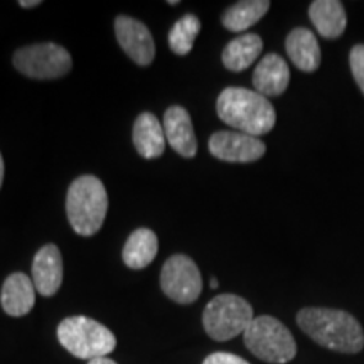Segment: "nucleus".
Segmentation results:
<instances>
[{
    "mask_svg": "<svg viewBox=\"0 0 364 364\" xmlns=\"http://www.w3.org/2000/svg\"><path fill=\"white\" fill-rule=\"evenodd\" d=\"M297 324L312 341L336 353L356 354L364 348V332L351 314L326 307H307L297 314Z\"/></svg>",
    "mask_w": 364,
    "mask_h": 364,
    "instance_id": "obj_1",
    "label": "nucleus"
},
{
    "mask_svg": "<svg viewBox=\"0 0 364 364\" xmlns=\"http://www.w3.org/2000/svg\"><path fill=\"white\" fill-rule=\"evenodd\" d=\"M218 117L241 134L260 136L275 127L277 113L268 98L248 88H226L216 102Z\"/></svg>",
    "mask_w": 364,
    "mask_h": 364,
    "instance_id": "obj_2",
    "label": "nucleus"
},
{
    "mask_svg": "<svg viewBox=\"0 0 364 364\" xmlns=\"http://www.w3.org/2000/svg\"><path fill=\"white\" fill-rule=\"evenodd\" d=\"M108 196L103 182L95 176H81L71 182L66 196V215L80 236H93L103 226Z\"/></svg>",
    "mask_w": 364,
    "mask_h": 364,
    "instance_id": "obj_3",
    "label": "nucleus"
},
{
    "mask_svg": "<svg viewBox=\"0 0 364 364\" xmlns=\"http://www.w3.org/2000/svg\"><path fill=\"white\" fill-rule=\"evenodd\" d=\"M58 339L68 353L78 359L107 358L115 351V334L100 322L85 316L68 317L58 327Z\"/></svg>",
    "mask_w": 364,
    "mask_h": 364,
    "instance_id": "obj_4",
    "label": "nucleus"
},
{
    "mask_svg": "<svg viewBox=\"0 0 364 364\" xmlns=\"http://www.w3.org/2000/svg\"><path fill=\"white\" fill-rule=\"evenodd\" d=\"M243 339L248 351L265 363L285 364L297 354L292 332L272 316L255 317L245 331Z\"/></svg>",
    "mask_w": 364,
    "mask_h": 364,
    "instance_id": "obj_5",
    "label": "nucleus"
},
{
    "mask_svg": "<svg viewBox=\"0 0 364 364\" xmlns=\"http://www.w3.org/2000/svg\"><path fill=\"white\" fill-rule=\"evenodd\" d=\"M253 318V307L248 300L235 294H221L204 309L203 326L211 339L230 341L245 334Z\"/></svg>",
    "mask_w": 364,
    "mask_h": 364,
    "instance_id": "obj_6",
    "label": "nucleus"
},
{
    "mask_svg": "<svg viewBox=\"0 0 364 364\" xmlns=\"http://www.w3.org/2000/svg\"><path fill=\"white\" fill-rule=\"evenodd\" d=\"M16 70L33 80H58L71 71V54L54 43L21 48L12 58Z\"/></svg>",
    "mask_w": 364,
    "mask_h": 364,
    "instance_id": "obj_7",
    "label": "nucleus"
},
{
    "mask_svg": "<svg viewBox=\"0 0 364 364\" xmlns=\"http://www.w3.org/2000/svg\"><path fill=\"white\" fill-rule=\"evenodd\" d=\"M164 294L177 304H193L203 290L201 272L188 255H174L164 263L161 272Z\"/></svg>",
    "mask_w": 364,
    "mask_h": 364,
    "instance_id": "obj_8",
    "label": "nucleus"
},
{
    "mask_svg": "<svg viewBox=\"0 0 364 364\" xmlns=\"http://www.w3.org/2000/svg\"><path fill=\"white\" fill-rule=\"evenodd\" d=\"M211 156L225 162H255L267 152V145L258 136L241 132H216L209 139Z\"/></svg>",
    "mask_w": 364,
    "mask_h": 364,
    "instance_id": "obj_9",
    "label": "nucleus"
},
{
    "mask_svg": "<svg viewBox=\"0 0 364 364\" xmlns=\"http://www.w3.org/2000/svg\"><path fill=\"white\" fill-rule=\"evenodd\" d=\"M115 34L118 44L136 65L149 66L154 61L156 44L144 22L129 16H118L115 19Z\"/></svg>",
    "mask_w": 364,
    "mask_h": 364,
    "instance_id": "obj_10",
    "label": "nucleus"
},
{
    "mask_svg": "<svg viewBox=\"0 0 364 364\" xmlns=\"http://www.w3.org/2000/svg\"><path fill=\"white\" fill-rule=\"evenodd\" d=\"M33 284L43 297H53L63 284V257L56 245L49 243L36 253Z\"/></svg>",
    "mask_w": 364,
    "mask_h": 364,
    "instance_id": "obj_11",
    "label": "nucleus"
},
{
    "mask_svg": "<svg viewBox=\"0 0 364 364\" xmlns=\"http://www.w3.org/2000/svg\"><path fill=\"white\" fill-rule=\"evenodd\" d=\"M164 134H166L167 144L176 150L177 154L186 159H193L198 152V140L193 129V122L186 108L174 105L167 108L164 115Z\"/></svg>",
    "mask_w": 364,
    "mask_h": 364,
    "instance_id": "obj_12",
    "label": "nucleus"
},
{
    "mask_svg": "<svg viewBox=\"0 0 364 364\" xmlns=\"http://www.w3.org/2000/svg\"><path fill=\"white\" fill-rule=\"evenodd\" d=\"M290 83L289 65L279 54L270 53L258 63L253 73V86L263 97H280Z\"/></svg>",
    "mask_w": 364,
    "mask_h": 364,
    "instance_id": "obj_13",
    "label": "nucleus"
},
{
    "mask_svg": "<svg viewBox=\"0 0 364 364\" xmlns=\"http://www.w3.org/2000/svg\"><path fill=\"white\" fill-rule=\"evenodd\" d=\"M4 312L11 317H22L33 311L36 304V287L26 273H12L2 285L0 292Z\"/></svg>",
    "mask_w": 364,
    "mask_h": 364,
    "instance_id": "obj_14",
    "label": "nucleus"
},
{
    "mask_svg": "<svg viewBox=\"0 0 364 364\" xmlns=\"http://www.w3.org/2000/svg\"><path fill=\"white\" fill-rule=\"evenodd\" d=\"M166 134L164 125L156 115L145 112L136 117L134 124V145L144 159H157L166 150Z\"/></svg>",
    "mask_w": 364,
    "mask_h": 364,
    "instance_id": "obj_15",
    "label": "nucleus"
},
{
    "mask_svg": "<svg viewBox=\"0 0 364 364\" xmlns=\"http://www.w3.org/2000/svg\"><path fill=\"white\" fill-rule=\"evenodd\" d=\"M285 49L290 61L299 68L300 71L312 73L321 66V48H318L316 34L309 29L297 27L287 36Z\"/></svg>",
    "mask_w": 364,
    "mask_h": 364,
    "instance_id": "obj_16",
    "label": "nucleus"
},
{
    "mask_svg": "<svg viewBox=\"0 0 364 364\" xmlns=\"http://www.w3.org/2000/svg\"><path fill=\"white\" fill-rule=\"evenodd\" d=\"M309 17L316 26L317 33L326 39L343 36L348 24L344 6L339 0H316L309 7Z\"/></svg>",
    "mask_w": 364,
    "mask_h": 364,
    "instance_id": "obj_17",
    "label": "nucleus"
},
{
    "mask_svg": "<svg viewBox=\"0 0 364 364\" xmlns=\"http://www.w3.org/2000/svg\"><path fill=\"white\" fill-rule=\"evenodd\" d=\"M159 252V240L156 233L149 228H139L127 240L124 252L125 265L132 270H142L156 260Z\"/></svg>",
    "mask_w": 364,
    "mask_h": 364,
    "instance_id": "obj_18",
    "label": "nucleus"
},
{
    "mask_svg": "<svg viewBox=\"0 0 364 364\" xmlns=\"http://www.w3.org/2000/svg\"><path fill=\"white\" fill-rule=\"evenodd\" d=\"M263 41L258 34H243L226 44L223 51V65L226 70L240 73L257 61L262 54Z\"/></svg>",
    "mask_w": 364,
    "mask_h": 364,
    "instance_id": "obj_19",
    "label": "nucleus"
},
{
    "mask_svg": "<svg viewBox=\"0 0 364 364\" xmlns=\"http://www.w3.org/2000/svg\"><path fill=\"white\" fill-rule=\"evenodd\" d=\"M268 9H270L268 0H243V2L226 9L221 22L231 33H243V31L257 24L258 21H262Z\"/></svg>",
    "mask_w": 364,
    "mask_h": 364,
    "instance_id": "obj_20",
    "label": "nucleus"
},
{
    "mask_svg": "<svg viewBox=\"0 0 364 364\" xmlns=\"http://www.w3.org/2000/svg\"><path fill=\"white\" fill-rule=\"evenodd\" d=\"M201 31V21L194 14H186L179 21L172 26L169 33V46L172 53L177 56H186L193 49L194 41Z\"/></svg>",
    "mask_w": 364,
    "mask_h": 364,
    "instance_id": "obj_21",
    "label": "nucleus"
},
{
    "mask_svg": "<svg viewBox=\"0 0 364 364\" xmlns=\"http://www.w3.org/2000/svg\"><path fill=\"white\" fill-rule=\"evenodd\" d=\"M349 65H351L354 80L364 95V44L354 46L351 54H349Z\"/></svg>",
    "mask_w": 364,
    "mask_h": 364,
    "instance_id": "obj_22",
    "label": "nucleus"
},
{
    "mask_svg": "<svg viewBox=\"0 0 364 364\" xmlns=\"http://www.w3.org/2000/svg\"><path fill=\"white\" fill-rule=\"evenodd\" d=\"M203 364H250V363L245 361L243 358L235 356V354L231 353H215L204 359Z\"/></svg>",
    "mask_w": 364,
    "mask_h": 364,
    "instance_id": "obj_23",
    "label": "nucleus"
},
{
    "mask_svg": "<svg viewBox=\"0 0 364 364\" xmlns=\"http://www.w3.org/2000/svg\"><path fill=\"white\" fill-rule=\"evenodd\" d=\"M19 6L24 7V9H33V7L41 6V2H39V0H21Z\"/></svg>",
    "mask_w": 364,
    "mask_h": 364,
    "instance_id": "obj_24",
    "label": "nucleus"
},
{
    "mask_svg": "<svg viewBox=\"0 0 364 364\" xmlns=\"http://www.w3.org/2000/svg\"><path fill=\"white\" fill-rule=\"evenodd\" d=\"M88 364H117V363L112 361V359H108V358H97V359H91V361H88Z\"/></svg>",
    "mask_w": 364,
    "mask_h": 364,
    "instance_id": "obj_25",
    "label": "nucleus"
},
{
    "mask_svg": "<svg viewBox=\"0 0 364 364\" xmlns=\"http://www.w3.org/2000/svg\"><path fill=\"white\" fill-rule=\"evenodd\" d=\"M2 182H4V159H2V154H0V188H2Z\"/></svg>",
    "mask_w": 364,
    "mask_h": 364,
    "instance_id": "obj_26",
    "label": "nucleus"
},
{
    "mask_svg": "<svg viewBox=\"0 0 364 364\" xmlns=\"http://www.w3.org/2000/svg\"><path fill=\"white\" fill-rule=\"evenodd\" d=\"M218 285H220V282H218L216 279H211V287H213V289H218Z\"/></svg>",
    "mask_w": 364,
    "mask_h": 364,
    "instance_id": "obj_27",
    "label": "nucleus"
},
{
    "mask_svg": "<svg viewBox=\"0 0 364 364\" xmlns=\"http://www.w3.org/2000/svg\"><path fill=\"white\" fill-rule=\"evenodd\" d=\"M169 4H171V6H177L179 2H177V0H169Z\"/></svg>",
    "mask_w": 364,
    "mask_h": 364,
    "instance_id": "obj_28",
    "label": "nucleus"
}]
</instances>
